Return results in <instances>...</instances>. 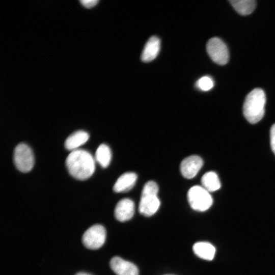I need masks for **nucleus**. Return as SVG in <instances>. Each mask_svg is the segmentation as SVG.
Masks as SVG:
<instances>
[{
  "mask_svg": "<svg viewBox=\"0 0 275 275\" xmlns=\"http://www.w3.org/2000/svg\"><path fill=\"white\" fill-rule=\"evenodd\" d=\"M168 275H170V274H168Z\"/></svg>",
  "mask_w": 275,
  "mask_h": 275,
  "instance_id": "nucleus-22",
  "label": "nucleus"
},
{
  "mask_svg": "<svg viewBox=\"0 0 275 275\" xmlns=\"http://www.w3.org/2000/svg\"><path fill=\"white\" fill-rule=\"evenodd\" d=\"M80 3L85 7L90 8L94 6L98 2L97 0H80Z\"/></svg>",
  "mask_w": 275,
  "mask_h": 275,
  "instance_id": "nucleus-20",
  "label": "nucleus"
},
{
  "mask_svg": "<svg viewBox=\"0 0 275 275\" xmlns=\"http://www.w3.org/2000/svg\"><path fill=\"white\" fill-rule=\"evenodd\" d=\"M66 166L70 175L80 180L90 178L95 169V161L92 155L81 149L70 152L66 158Z\"/></svg>",
  "mask_w": 275,
  "mask_h": 275,
  "instance_id": "nucleus-1",
  "label": "nucleus"
},
{
  "mask_svg": "<svg viewBox=\"0 0 275 275\" xmlns=\"http://www.w3.org/2000/svg\"><path fill=\"white\" fill-rule=\"evenodd\" d=\"M110 267L117 275H139L135 265L118 256L112 258Z\"/></svg>",
  "mask_w": 275,
  "mask_h": 275,
  "instance_id": "nucleus-9",
  "label": "nucleus"
},
{
  "mask_svg": "<svg viewBox=\"0 0 275 275\" xmlns=\"http://www.w3.org/2000/svg\"><path fill=\"white\" fill-rule=\"evenodd\" d=\"M111 158L112 152L109 147L106 144H101L96 151V161L102 168H106L109 164Z\"/></svg>",
  "mask_w": 275,
  "mask_h": 275,
  "instance_id": "nucleus-17",
  "label": "nucleus"
},
{
  "mask_svg": "<svg viewBox=\"0 0 275 275\" xmlns=\"http://www.w3.org/2000/svg\"><path fill=\"white\" fill-rule=\"evenodd\" d=\"M234 9L241 15H248L252 13L256 6L254 0H231L229 1Z\"/></svg>",
  "mask_w": 275,
  "mask_h": 275,
  "instance_id": "nucleus-16",
  "label": "nucleus"
},
{
  "mask_svg": "<svg viewBox=\"0 0 275 275\" xmlns=\"http://www.w3.org/2000/svg\"><path fill=\"white\" fill-rule=\"evenodd\" d=\"M206 49L209 56L215 63L224 65L229 61L228 49L221 39L217 37L211 38L207 43Z\"/></svg>",
  "mask_w": 275,
  "mask_h": 275,
  "instance_id": "nucleus-7",
  "label": "nucleus"
},
{
  "mask_svg": "<svg viewBox=\"0 0 275 275\" xmlns=\"http://www.w3.org/2000/svg\"><path fill=\"white\" fill-rule=\"evenodd\" d=\"M89 134L82 130L77 131L69 135L65 141V147L68 150H77L89 139Z\"/></svg>",
  "mask_w": 275,
  "mask_h": 275,
  "instance_id": "nucleus-13",
  "label": "nucleus"
},
{
  "mask_svg": "<svg viewBox=\"0 0 275 275\" xmlns=\"http://www.w3.org/2000/svg\"><path fill=\"white\" fill-rule=\"evenodd\" d=\"M106 236V230L103 226L94 225L89 228L84 233L82 242L89 249H98L104 243Z\"/></svg>",
  "mask_w": 275,
  "mask_h": 275,
  "instance_id": "nucleus-6",
  "label": "nucleus"
},
{
  "mask_svg": "<svg viewBox=\"0 0 275 275\" xmlns=\"http://www.w3.org/2000/svg\"><path fill=\"white\" fill-rule=\"evenodd\" d=\"M265 103V94L261 89H254L246 95L243 105V114L249 122L255 124L262 119Z\"/></svg>",
  "mask_w": 275,
  "mask_h": 275,
  "instance_id": "nucleus-2",
  "label": "nucleus"
},
{
  "mask_svg": "<svg viewBox=\"0 0 275 275\" xmlns=\"http://www.w3.org/2000/svg\"><path fill=\"white\" fill-rule=\"evenodd\" d=\"M203 164L202 159L198 155H190L184 158L180 164V172L186 179L196 176Z\"/></svg>",
  "mask_w": 275,
  "mask_h": 275,
  "instance_id": "nucleus-8",
  "label": "nucleus"
},
{
  "mask_svg": "<svg viewBox=\"0 0 275 275\" xmlns=\"http://www.w3.org/2000/svg\"><path fill=\"white\" fill-rule=\"evenodd\" d=\"M202 186L208 192H213L219 189L221 182L216 173L210 171L204 174L201 178Z\"/></svg>",
  "mask_w": 275,
  "mask_h": 275,
  "instance_id": "nucleus-15",
  "label": "nucleus"
},
{
  "mask_svg": "<svg viewBox=\"0 0 275 275\" xmlns=\"http://www.w3.org/2000/svg\"><path fill=\"white\" fill-rule=\"evenodd\" d=\"M158 186L153 181H149L144 185L139 204L140 213L145 216L153 215L158 209L160 202L157 197Z\"/></svg>",
  "mask_w": 275,
  "mask_h": 275,
  "instance_id": "nucleus-3",
  "label": "nucleus"
},
{
  "mask_svg": "<svg viewBox=\"0 0 275 275\" xmlns=\"http://www.w3.org/2000/svg\"><path fill=\"white\" fill-rule=\"evenodd\" d=\"M270 139L271 148L275 154V124H273L270 128Z\"/></svg>",
  "mask_w": 275,
  "mask_h": 275,
  "instance_id": "nucleus-19",
  "label": "nucleus"
},
{
  "mask_svg": "<svg viewBox=\"0 0 275 275\" xmlns=\"http://www.w3.org/2000/svg\"><path fill=\"white\" fill-rule=\"evenodd\" d=\"M75 275H91V274H89V273H86V272H80L77 273Z\"/></svg>",
  "mask_w": 275,
  "mask_h": 275,
  "instance_id": "nucleus-21",
  "label": "nucleus"
},
{
  "mask_svg": "<svg viewBox=\"0 0 275 275\" xmlns=\"http://www.w3.org/2000/svg\"><path fill=\"white\" fill-rule=\"evenodd\" d=\"M188 202L195 210L204 211L212 205L213 200L209 193L203 186L195 185L191 187L187 193Z\"/></svg>",
  "mask_w": 275,
  "mask_h": 275,
  "instance_id": "nucleus-4",
  "label": "nucleus"
},
{
  "mask_svg": "<svg viewBox=\"0 0 275 275\" xmlns=\"http://www.w3.org/2000/svg\"><path fill=\"white\" fill-rule=\"evenodd\" d=\"M193 250L197 256L206 260H212L215 253L214 246L208 242H196L194 244Z\"/></svg>",
  "mask_w": 275,
  "mask_h": 275,
  "instance_id": "nucleus-14",
  "label": "nucleus"
},
{
  "mask_svg": "<svg viewBox=\"0 0 275 275\" xmlns=\"http://www.w3.org/2000/svg\"><path fill=\"white\" fill-rule=\"evenodd\" d=\"M13 160L19 171L23 173L30 171L34 164V156L31 148L26 144H19L14 151Z\"/></svg>",
  "mask_w": 275,
  "mask_h": 275,
  "instance_id": "nucleus-5",
  "label": "nucleus"
},
{
  "mask_svg": "<svg viewBox=\"0 0 275 275\" xmlns=\"http://www.w3.org/2000/svg\"><path fill=\"white\" fill-rule=\"evenodd\" d=\"M214 86L212 78L208 76H204L199 78L196 83V87L203 91L211 90Z\"/></svg>",
  "mask_w": 275,
  "mask_h": 275,
  "instance_id": "nucleus-18",
  "label": "nucleus"
},
{
  "mask_svg": "<svg viewBox=\"0 0 275 275\" xmlns=\"http://www.w3.org/2000/svg\"><path fill=\"white\" fill-rule=\"evenodd\" d=\"M137 175L133 172H127L121 175L115 183L113 189L116 193L127 192L135 185Z\"/></svg>",
  "mask_w": 275,
  "mask_h": 275,
  "instance_id": "nucleus-12",
  "label": "nucleus"
},
{
  "mask_svg": "<svg viewBox=\"0 0 275 275\" xmlns=\"http://www.w3.org/2000/svg\"><path fill=\"white\" fill-rule=\"evenodd\" d=\"M134 203L130 199H121L117 204L114 214L116 218L120 222H124L129 220L134 213Z\"/></svg>",
  "mask_w": 275,
  "mask_h": 275,
  "instance_id": "nucleus-10",
  "label": "nucleus"
},
{
  "mask_svg": "<svg viewBox=\"0 0 275 275\" xmlns=\"http://www.w3.org/2000/svg\"><path fill=\"white\" fill-rule=\"evenodd\" d=\"M160 47V39L156 36L149 38L143 50L141 59L144 62L153 60L157 56Z\"/></svg>",
  "mask_w": 275,
  "mask_h": 275,
  "instance_id": "nucleus-11",
  "label": "nucleus"
}]
</instances>
